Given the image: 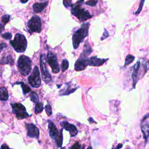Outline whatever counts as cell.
<instances>
[{
  "label": "cell",
  "mask_w": 149,
  "mask_h": 149,
  "mask_svg": "<svg viewBox=\"0 0 149 149\" xmlns=\"http://www.w3.org/2000/svg\"><path fill=\"white\" fill-rule=\"evenodd\" d=\"M45 111H46L47 115L50 116L52 114V108H51V105L49 104H47L45 107Z\"/></svg>",
  "instance_id": "cell-28"
},
{
  "label": "cell",
  "mask_w": 149,
  "mask_h": 149,
  "mask_svg": "<svg viewBox=\"0 0 149 149\" xmlns=\"http://www.w3.org/2000/svg\"><path fill=\"white\" fill-rule=\"evenodd\" d=\"M16 84H20L22 88V90H23V93L24 94H26L27 93H29L31 91L30 88H29L27 86H26L24 83H23V82H19V83H17Z\"/></svg>",
  "instance_id": "cell-22"
},
{
  "label": "cell",
  "mask_w": 149,
  "mask_h": 149,
  "mask_svg": "<svg viewBox=\"0 0 149 149\" xmlns=\"http://www.w3.org/2000/svg\"><path fill=\"white\" fill-rule=\"evenodd\" d=\"M63 4L66 8L72 5V0H63Z\"/></svg>",
  "instance_id": "cell-31"
},
{
  "label": "cell",
  "mask_w": 149,
  "mask_h": 149,
  "mask_svg": "<svg viewBox=\"0 0 149 149\" xmlns=\"http://www.w3.org/2000/svg\"><path fill=\"white\" fill-rule=\"evenodd\" d=\"M7 47V45L5 43H1L0 44V51L3 49V48H6Z\"/></svg>",
  "instance_id": "cell-34"
},
{
  "label": "cell",
  "mask_w": 149,
  "mask_h": 149,
  "mask_svg": "<svg viewBox=\"0 0 149 149\" xmlns=\"http://www.w3.org/2000/svg\"><path fill=\"white\" fill-rule=\"evenodd\" d=\"M30 100L32 102H33L34 103L38 102L39 98H38V97L37 94H36V93L33 92V91L31 92L30 95Z\"/></svg>",
  "instance_id": "cell-24"
},
{
  "label": "cell",
  "mask_w": 149,
  "mask_h": 149,
  "mask_svg": "<svg viewBox=\"0 0 149 149\" xmlns=\"http://www.w3.org/2000/svg\"><path fill=\"white\" fill-rule=\"evenodd\" d=\"M26 127L27 131V136L29 137L38 139L39 130L36 125L33 123H26Z\"/></svg>",
  "instance_id": "cell-12"
},
{
  "label": "cell",
  "mask_w": 149,
  "mask_h": 149,
  "mask_svg": "<svg viewBox=\"0 0 149 149\" xmlns=\"http://www.w3.org/2000/svg\"><path fill=\"white\" fill-rule=\"evenodd\" d=\"M27 27L31 32L40 33L41 29V21L38 16H33L27 23Z\"/></svg>",
  "instance_id": "cell-8"
},
{
  "label": "cell",
  "mask_w": 149,
  "mask_h": 149,
  "mask_svg": "<svg viewBox=\"0 0 149 149\" xmlns=\"http://www.w3.org/2000/svg\"><path fill=\"white\" fill-rule=\"evenodd\" d=\"M108 36H109V33L108 32V31L106 29H104V31L103 33V35L101 38V40H104L106 38L108 37Z\"/></svg>",
  "instance_id": "cell-33"
},
{
  "label": "cell",
  "mask_w": 149,
  "mask_h": 149,
  "mask_svg": "<svg viewBox=\"0 0 149 149\" xmlns=\"http://www.w3.org/2000/svg\"><path fill=\"white\" fill-rule=\"evenodd\" d=\"M88 58L86 56L81 54L74 64L75 70L81 71L85 69L88 66Z\"/></svg>",
  "instance_id": "cell-11"
},
{
  "label": "cell",
  "mask_w": 149,
  "mask_h": 149,
  "mask_svg": "<svg viewBox=\"0 0 149 149\" xmlns=\"http://www.w3.org/2000/svg\"><path fill=\"white\" fill-rule=\"evenodd\" d=\"M47 61L51 68L52 72L53 73H57L59 72V68L57 58L54 54L51 53V52H48L47 55Z\"/></svg>",
  "instance_id": "cell-10"
},
{
  "label": "cell",
  "mask_w": 149,
  "mask_h": 149,
  "mask_svg": "<svg viewBox=\"0 0 149 149\" xmlns=\"http://www.w3.org/2000/svg\"><path fill=\"white\" fill-rule=\"evenodd\" d=\"M28 81L29 84L33 87H38L41 85V79L40 76L39 69L37 66H36L28 77Z\"/></svg>",
  "instance_id": "cell-7"
},
{
  "label": "cell",
  "mask_w": 149,
  "mask_h": 149,
  "mask_svg": "<svg viewBox=\"0 0 149 149\" xmlns=\"http://www.w3.org/2000/svg\"><path fill=\"white\" fill-rule=\"evenodd\" d=\"M62 70L63 72H65L66 71L68 67H69V62L68 61V60L66 59H63L62 61Z\"/></svg>",
  "instance_id": "cell-25"
},
{
  "label": "cell",
  "mask_w": 149,
  "mask_h": 149,
  "mask_svg": "<svg viewBox=\"0 0 149 149\" xmlns=\"http://www.w3.org/2000/svg\"><path fill=\"white\" fill-rule=\"evenodd\" d=\"M48 2H45L43 3H35L33 5V10L36 13L41 12L43 10V9H44L47 7V6L48 5Z\"/></svg>",
  "instance_id": "cell-17"
},
{
  "label": "cell",
  "mask_w": 149,
  "mask_h": 149,
  "mask_svg": "<svg viewBox=\"0 0 149 149\" xmlns=\"http://www.w3.org/2000/svg\"><path fill=\"white\" fill-rule=\"evenodd\" d=\"M1 149H11V148H10L6 144H4L1 146Z\"/></svg>",
  "instance_id": "cell-35"
},
{
  "label": "cell",
  "mask_w": 149,
  "mask_h": 149,
  "mask_svg": "<svg viewBox=\"0 0 149 149\" xmlns=\"http://www.w3.org/2000/svg\"><path fill=\"white\" fill-rule=\"evenodd\" d=\"M134 56L132 55H127L125 58V65L124 66H127L129 65L130 63L133 62L134 59Z\"/></svg>",
  "instance_id": "cell-23"
},
{
  "label": "cell",
  "mask_w": 149,
  "mask_h": 149,
  "mask_svg": "<svg viewBox=\"0 0 149 149\" xmlns=\"http://www.w3.org/2000/svg\"><path fill=\"white\" fill-rule=\"evenodd\" d=\"M8 99V93L5 87L0 88V100L2 101H6Z\"/></svg>",
  "instance_id": "cell-18"
},
{
  "label": "cell",
  "mask_w": 149,
  "mask_h": 149,
  "mask_svg": "<svg viewBox=\"0 0 149 149\" xmlns=\"http://www.w3.org/2000/svg\"><path fill=\"white\" fill-rule=\"evenodd\" d=\"M13 62H14L13 59L10 55L3 56L0 61V63H3V64L8 63L10 65H13Z\"/></svg>",
  "instance_id": "cell-19"
},
{
  "label": "cell",
  "mask_w": 149,
  "mask_h": 149,
  "mask_svg": "<svg viewBox=\"0 0 149 149\" xmlns=\"http://www.w3.org/2000/svg\"><path fill=\"white\" fill-rule=\"evenodd\" d=\"M81 146L80 144L78 142H76L71 147L70 149H80Z\"/></svg>",
  "instance_id": "cell-32"
},
{
  "label": "cell",
  "mask_w": 149,
  "mask_h": 149,
  "mask_svg": "<svg viewBox=\"0 0 149 149\" xmlns=\"http://www.w3.org/2000/svg\"><path fill=\"white\" fill-rule=\"evenodd\" d=\"M29 0H20V2L23 3H26Z\"/></svg>",
  "instance_id": "cell-38"
},
{
  "label": "cell",
  "mask_w": 149,
  "mask_h": 149,
  "mask_svg": "<svg viewBox=\"0 0 149 149\" xmlns=\"http://www.w3.org/2000/svg\"><path fill=\"white\" fill-rule=\"evenodd\" d=\"M91 52H92V49H91L90 46L89 45L88 42H86L84 44V49H83V52L82 54L87 56Z\"/></svg>",
  "instance_id": "cell-20"
},
{
  "label": "cell",
  "mask_w": 149,
  "mask_h": 149,
  "mask_svg": "<svg viewBox=\"0 0 149 149\" xmlns=\"http://www.w3.org/2000/svg\"><path fill=\"white\" fill-rule=\"evenodd\" d=\"M122 146V144H119L118 146H117V147H116L115 149H119L120 148H121Z\"/></svg>",
  "instance_id": "cell-37"
},
{
  "label": "cell",
  "mask_w": 149,
  "mask_h": 149,
  "mask_svg": "<svg viewBox=\"0 0 149 149\" xmlns=\"http://www.w3.org/2000/svg\"><path fill=\"white\" fill-rule=\"evenodd\" d=\"M144 1H145V0H140V3H139V8H138L137 10L135 12H134V15H138L140 13V12H141L142 8H143V5H144Z\"/></svg>",
  "instance_id": "cell-26"
},
{
  "label": "cell",
  "mask_w": 149,
  "mask_h": 149,
  "mask_svg": "<svg viewBox=\"0 0 149 149\" xmlns=\"http://www.w3.org/2000/svg\"><path fill=\"white\" fill-rule=\"evenodd\" d=\"M3 28H4V26L1 23H0V33L2 31V30H3Z\"/></svg>",
  "instance_id": "cell-36"
},
{
  "label": "cell",
  "mask_w": 149,
  "mask_h": 149,
  "mask_svg": "<svg viewBox=\"0 0 149 149\" xmlns=\"http://www.w3.org/2000/svg\"><path fill=\"white\" fill-rule=\"evenodd\" d=\"M108 59H101L96 56H92L88 59V63L89 66H100L104 64Z\"/></svg>",
  "instance_id": "cell-15"
},
{
  "label": "cell",
  "mask_w": 149,
  "mask_h": 149,
  "mask_svg": "<svg viewBox=\"0 0 149 149\" xmlns=\"http://www.w3.org/2000/svg\"><path fill=\"white\" fill-rule=\"evenodd\" d=\"M141 130L143 133V138L146 142H147L149 137V120L146 121V116L143 118L141 122Z\"/></svg>",
  "instance_id": "cell-13"
},
{
  "label": "cell",
  "mask_w": 149,
  "mask_h": 149,
  "mask_svg": "<svg viewBox=\"0 0 149 149\" xmlns=\"http://www.w3.org/2000/svg\"><path fill=\"white\" fill-rule=\"evenodd\" d=\"M97 0H90L86 2V5L91 6H94L97 5Z\"/></svg>",
  "instance_id": "cell-29"
},
{
  "label": "cell",
  "mask_w": 149,
  "mask_h": 149,
  "mask_svg": "<svg viewBox=\"0 0 149 149\" xmlns=\"http://www.w3.org/2000/svg\"><path fill=\"white\" fill-rule=\"evenodd\" d=\"M48 130L49 134L52 139H54L58 147H61L62 145V140H63V136H62V129L59 130L56 129L54 123L51 121L48 120Z\"/></svg>",
  "instance_id": "cell-5"
},
{
  "label": "cell",
  "mask_w": 149,
  "mask_h": 149,
  "mask_svg": "<svg viewBox=\"0 0 149 149\" xmlns=\"http://www.w3.org/2000/svg\"><path fill=\"white\" fill-rule=\"evenodd\" d=\"M60 124L63 129L69 132L71 137H74L77 134L78 130L74 125L69 123L67 121H62Z\"/></svg>",
  "instance_id": "cell-14"
},
{
  "label": "cell",
  "mask_w": 149,
  "mask_h": 149,
  "mask_svg": "<svg viewBox=\"0 0 149 149\" xmlns=\"http://www.w3.org/2000/svg\"><path fill=\"white\" fill-rule=\"evenodd\" d=\"M44 109L42 103L41 102H37L35 108H34V112L36 114H38L39 113H41Z\"/></svg>",
  "instance_id": "cell-21"
},
{
  "label": "cell",
  "mask_w": 149,
  "mask_h": 149,
  "mask_svg": "<svg viewBox=\"0 0 149 149\" xmlns=\"http://www.w3.org/2000/svg\"><path fill=\"white\" fill-rule=\"evenodd\" d=\"M87 149H93V148H92V147L91 146H88Z\"/></svg>",
  "instance_id": "cell-40"
},
{
  "label": "cell",
  "mask_w": 149,
  "mask_h": 149,
  "mask_svg": "<svg viewBox=\"0 0 149 149\" xmlns=\"http://www.w3.org/2000/svg\"><path fill=\"white\" fill-rule=\"evenodd\" d=\"M11 106L12 107L13 113L16 115V117L19 119H23L30 116V115L26 112V108L22 104H12Z\"/></svg>",
  "instance_id": "cell-6"
},
{
  "label": "cell",
  "mask_w": 149,
  "mask_h": 149,
  "mask_svg": "<svg viewBox=\"0 0 149 149\" xmlns=\"http://www.w3.org/2000/svg\"><path fill=\"white\" fill-rule=\"evenodd\" d=\"M140 70V62L137 61V63L133 66V72H132V80H133V87H135V86L139 80V72Z\"/></svg>",
  "instance_id": "cell-16"
},
{
  "label": "cell",
  "mask_w": 149,
  "mask_h": 149,
  "mask_svg": "<svg viewBox=\"0 0 149 149\" xmlns=\"http://www.w3.org/2000/svg\"><path fill=\"white\" fill-rule=\"evenodd\" d=\"M17 67L23 76H27L31 69V60L27 56L21 55L17 61Z\"/></svg>",
  "instance_id": "cell-4"
},
{
  "label": "cell",
  "mask_w": 149,
  "mask_h": 149,
  "mask_svg": "<svg viewBox=\"0 0 149 149\" xmlns=\"http://www.w3.org/2000/svg\"><path fill=\"white\" fill-rule=\"evenodd\" d=\"M40 68L42 74V80L46 83H48L51 81V74H49L45 62V56L43 54H42L40 56Z\"/></svg>",
  "instance_id": "cell-9"
},
{
  "label": "cell",
  "mask_w": 149,
  "mask_h": 149,
  "mask_svg": "<svg viewBox=\"0 0 149 149\" xmlns=\"http://www.w3.org/2000/svg\"><path fill=\"white\" fill-rule=\"evenodd\" d=\"M89 26V23L83 24L73 34L72 41L74 49H77L81 42H82L84 38L87 36L88 33Z\"/></svg>",
  "instance_id": "cell-1"
},
{
  "label": "cell",
  "mask_w": 149,
  "mask_h": 149,
  "mask_svg": "<svg viewBox=\"0 0 149 149\" xmlns=\"http://www.w3.org/2000/svg\"><path fill=\"white\" fill-rule=\"evenodd\" d=\"M10 45L17 52H23L27 47V40L24 35L17 33L13 40L10 41Z\"/></svg>",
  "instance_id": "cell-3"
},
{
  "label": "cell",
  "mask_w": 149,
  "mask_h": 149,
  "mask_svg": "<svg viewBox=\"0 0 149 149\" xmlns=\"http://www.w3.org/2000/svg\"><path fill=\"white\" fill-rule=\"evenodd\" d=\"M9 18H10V16L9 15H5L2 16L1 22L3 23V24H5L9 22Z\"/></svg>",
  "instance_id": "cell-27"
},
{
  "label": "cell",
  "mask_w": 149,
  "mask_h": 149,
  "mask_svg": "<svg viewBox=\"0 0 149 149\" xmlns=\"http://www.w3.org/2000/svg\"><path fill=\"white\" fill-rule=\"evenodd\" d=\"M88 121H89L90 123H91V122H95V123H96L95 121H94L93 120H92V118H90L88 119Z\"/></svg>",
  "instance_id": "cell-39"
},
{
  "label": "cell",
  "mask_w": 149,
  "mask_h": 149,
  "mask_svg": "<svg viewBox=\"0 0 149 149\" xmlns=\"http://www.w3.org/2000/svg\"><path fill=\"white\" fill-rule=\"evenodd\" d=\"M12 34L10 33H5L4 34H3L2 35V37L5 38V39H6V40H9L12 38Z\"/></svg>",
  "instance_id": "cell-30"
},
{
  "label": "cell",
  "mask_w": 149,
  "mask_h": 149,
  "mask_svg": "<svg viewBox=\"0 0 149 149\" xmlns=\"http://www.w3.org/2000/svg\"><path fill=\"white\" fill-rule=\"evenodd\" d=\"M83 2V0L78 1L72 7L71 12L73 15L76 16L80 21L84 22L93 17L90 13L83 8H81V5Z\"/></svg>",
  "instance_id": "cell-2"
}]
</instances>
